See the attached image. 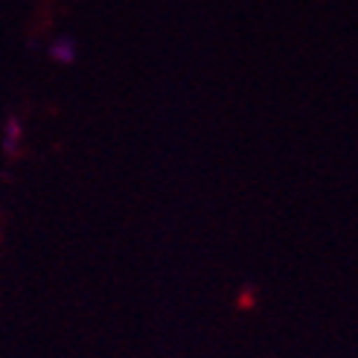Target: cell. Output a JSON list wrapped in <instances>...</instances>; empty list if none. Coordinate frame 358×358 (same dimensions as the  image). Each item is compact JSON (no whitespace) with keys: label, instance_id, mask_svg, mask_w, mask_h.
<instances>
[{"label":"cell","instance_id":"obj_1","mask_svg":"<svg viewBox=\"0 0 358 358\" xmlns=\"http://www.w3.org/2000/svg\"><path fill=\"white\" fill-rule=\"evenodd\" d=\"M76 41L67 38V35H62V38H56L50 44V59L59 62V64H73L76 62Z\"/></svg>","mask_w":358,"mask_h":358}]
</instances>
